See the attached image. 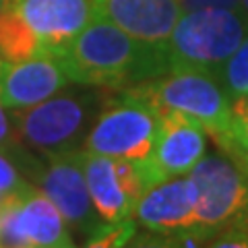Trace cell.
<instances>
[{
    "label": "cell",
    "instance_id": "obj_1",
    "mask_svg": "<svg viewBox=\"0 0 248 248\" xmlns=\"http://www.w3.org/2000/svg\"><path fill=\"white\" fill-rule=\"evenodd\" d=\"M71 83L126 89L170 73L166 48L145 44L102 17H93L58 54Z\"/></svg>",
    "mask_w": 248,
    "mask_h": 248
},
{
    "label": "cell",
    "instance_id": "obj_2",
    "mask_svg": "<svg viewBox=\"0 0 248 248\" xmlns=\"http://www.w3.org/2000/svg\"><path fill=\"white\" fill-rule=\"evenodd\" d=\"M102 91L104 87L81 83L62 87L52 97L27 110L11 112L15 133L29 149L46 159L79 151L85 147L89 130L106 104Z\"/></svg>",
    "mask_w": 248,
    "mask_h": 248
},
{
    "label": "cell",
    "instance_id": "obj_3",
    "mask_svg": "<svg viewBox=\"0 0 248 248\" xmlns=\"http://www.w3.org/2000/svg\"><path fill=\"white\" fill-rule=\"evenodd\" d=\"M137 87L157 110L180 112L201 124L221 151L236 157L234 104L215 75L203 71H170Z\"/></svg>",
    "mask_w": 248,
    "mask_h": 248
},
{
    "label": "cell",
    "instance_id": "obj_4",
    "mask_svg": "<svg viewBox=\"0 0 248 248\" xmlns=\"http://www.w3.org/2000/svg\"><path fill=\"white\" fill-rule=\"evenodd\" d=\"M248 33L240 9H199L180 15L166 42L170 71L215 75Z\"/></svg>",
    "mask_w": 248,
    "mask_h": 248
},
{
    "label": "cell",
    "instance_id": "obj_5",
    "mask_svg": "<svg viewBox=\"0 0 248 248\" xmlns=\"http://www.w3.org/2000/svg\"><path fill=\"white\" fill-rule=\"evenodd\" d=\"M118 91L116 97L106 99L83 149L141 164L153 155L157 143L159 110L137 85Z\"/></svg>",
    "mask_w": 248,
    "mask_h": 248
},
{
    "label": "cell",
    "instance_id": "obj_6",
    "mask_svg": "<svg viewBox=\"0 0 248 248\" xmlns=\"http://www.w3.org/2000/svg\"><path fill=\"white\" fill-rule=\"evenodd\" d=\"M197 188V228L203 238L248 226V166L226 151L205 153L188 172Z\"/></svg>",
    "mask_w": 248,
    "mask_h": 248
},
{
    "label": "cell",
    "instance_id": "obj_7",
    "mask_svg": "<svg viewBox=\"0 0 248 248\" xmlns=\"http://www.w3.org/2000/svg\"><path fill=\"white\" fill-rule=\"evenodd\" d=\"M85 178L93 209L104 226L133 217L147 184L137 161L114 159L85 151Z\"/></svg>",
    "mask_w": 248,
    "mask_h": 248
},
{
    "label": "cell",
    "instance_id": "obj_8",
    "mask_svg": "<svg viewBox=\"0 0 248 248\" xmlns=\"http://www.w3.org/2000/svg\"><path fill=\"white\" fill-rule=\"evenodd\" d=\"M207 151V133L195 120L174 110H159V135L153 155L141 161L147 188L168 178L186 176Z\"/></svg>",
    "mask_w": 248,
    "mask_h": 248
},
{
    "label": "cell",
    "instance_id": "obj_9",
    "mask_svg": "<svg viewBox=\"0 0 248 248\" xmlns=\"http://www.w3.org/2000/svg\"><path fill=\"white\" fill-rule=\"evenodd\" d=\"M4 9L31 31L44 54L58 56L95 17V0H6Z\"/></svg>",
    "mask_w": 248,
    "mask_h": 248
},
{
    "label": "cell",
    "instance_id": "obj_10",
    "mask_svg": "<svg viewBox=\"0 0 248 248\" xmlns=\"http://www.w3.org/2000/svg\"><path fill=\"white\" fill-rule=\"evenodd\" d=\"M133 219L155 234L201 236L197 228V188L192 178L188 174L176 176L149 186L139 199Z\"/></svg>",
    "mask_w": 248,
    "mask_h": 248
},
{
    "label": "cell",
    "instance_id": "obj_11",
    "mask_svg": "<svg viewBox=\"0 0 248 248\" xmlns=\"http://www.w3.org/2000/svg\"><path fill=\"white\" fill-rule=\"evenodd\" d=\"M37 180L42 192L58 207L68 226L87 232L89 236L104 226L89 197L85 178V149L48 157V166L40 172Z\"/></svg>",
    "mask_w": 248,
    "mask_h": 248
},
{
    "label": "cell",
    "instance_id": "obj_12",
    "mask_svg": "<svg viewBox=\"0 0 248 248\" xmlns=\"http://www.w3.org/2000/svg\"><path fill=\"white\" fill-rule=\"evenodd\" d=\"M71 79L54 54H42L19 62L0 58V104L6 112H19L52 97Z\"/></svg>",
    "mask_w": 248,
    "mask_h": 248
},
{
    "label": "cell",
    "instance_id": "obj_13",
    "mask_svg": "<svg viewBox=\"0 0 248 248\" xmlns=\"http://www.w3.org/2000/svg\"><path fill=\"white\" fill-rule=\"evenodd\" d=\"M95 15L137 40L166 48L182 9L178 0H95Z\"/></svg>",
    "mask_w": 248,
    "mask_h": 248
},
{
    "label": "cell",
    "instance_id": "obj_14",
    "mask_svg": "<svg viewBox=\"0 0 248 248\" xmlns=\"http://www.w3.org/2000/svg\"><path fill=\"white\" fill-rule=\"evenodd\" d=\"M15 223L31 248H52L71 240L58 207L37 188H29L17 197Z\"/></svg>",
    "mask_w": 248,
    "mask_h": 248
},
{
    "label": "cell",
    "instance_id": "obj_15",
    "mask_svg": "<svg viewBox=\"0 0 248 248\" xmlns=\"http://www.w3.org/2000/svg\"><path fill=\"white\" fill-rule=\"evenodd\" d=\"M215 77L226 89L232 104L248 99V33L236 48V52L215 73Z\"/></svg>",
    "mask_w": 248,
    "mask_h": 248
},
{
    "label": "cell",
    "instance_id": "obj_16",
    "mask_svg": "<svg viewBox=\"0 0 248 248\" xmlns=\"http://www.w3.org/2000/svg\"><path fill=\"white\" fill-rule=\"evenodd\" d=\"M135 234H137V223L133 217L120 223H112V226H99L91 234L85 248H124L133 240Z\"/></svg>",
    "mask_w": 248,
    "mask_h": 248
},
{
    "label": "cell",
    "instance_id": "obj_17",
    "mask_svg": "<svg viewBox=\"0 0 248 248\" xmlns=\"http://www.w3.org/2000/svg\"><path fill=\"white\" fill-rule=\"evenodd\" d=\"M207 242L201 236H170V234H141L133 236V240L124 248H203Z\"/></svg>",
    "mask_w": 248,
    "mask_h": 248
},
{
    "label": "cell",
    "instance_id": "obj_18",
    "mask_svg": "<svg viewBox=\"0 0 248 248\" xmlns=\"http://www.w3.org/2000/svg\"><path fill=\"white\" fill-rule=\"evenodd\" d=\"M33 188L25 178H23L19 166L9 157L6 149H0V190L4 195H21Z\"/></svg>",
    "mask_w": 248,
    "mask_h": 248
},
{
    "label": "cell",
    "instance_id": "obj_19",
    "mask_svg": "<svg viewBox=\"0 0 248 248\" xmlns=\"http://www.w3.org/2000/svg\"><path fill=\"white\" fill-rule=\"evenodd\" d=\"M234 147L236 159L248 166V99L234 104Z\"/></svg>",
    "mask_w": 248,
    "mask_h": 248
},
{
    "label": "cell",
    "instance_id": "obj_20",
    "mask_svg": "<svg viewBox=\"0 0 248 248\" xmlns=\"http://www.w3.org/2000/svg\"><path fill=\"white\" fill-rule=\"evenodd\" d=\"M203 248H248V226H232L207 238Z\"/></svg>",
    "mask_w": 248,
    "mask_h": 248
},
{
    "label": "cell",
    "instance_id": "obj_21",
    "mask_svg": "<svg viewBox=\"0 0 248 248\" xmlns=\"http://www.w3.org/2000/svg\"><path fill=\"white\" fill-rule=\"evenodd\" d=\"M182 13L199 9H240V0H178Z\"/></svg>",
    "mask_w": 248,
    "mask_h": 248
},
{
    "label": "cell",
    "instance_id": "obj_22",
    "mask_svg": "<svg viewBox=\"0 0 248 248\" xmlns=\"http://www.w3.org/2000/svg\"><path fill=\"white\" fill-rule=\"evenodd\" d=\"M15 133L13 128V120L9 118L4 106L0 104V149H15Z\"/></svg>",
    "mask_w": 248,
    "mask_h": 248
},
{
    "label": "cell",
    "instance_id": "obj_23",
    "mask_svg": "<svg viewBox=\"0 0 248 248\" xmlns=\"http://www.w3.org/2000/svg\"><path fill=\"white\" fill-rule=\"evenodd\" d=\"M240 11H242L244 17L248 19V0H240Z\"/></svg>",
    "mask_w": 248,
    "mask_h": 248
},
{
    "label": "cell",
    "instance_id": "obj_24",
    "mask_svg": "<svg viewBox=\"0 0 248 248\" xmlns=\"http://www.w3.org/2000/svg\"><path fill=\"white\" fill-rule=\"evenodd\" d=\"M52 248H77L71 240H68V242H62V244H58V246H52Z\"/></svg>",
    "mask_w": 248,
    "mask_h": 248
},
{
    "label": "cell",
    "instance_id": "obj_25",
    "mask_svg": "<svg viewBox=\"0 0 248 248\" xmlns=\"http://www.w3.org/2000/svg\"><path fill=\"white\" fill-rule=\"evenodd\" d=\"M4 6H6V0H0V13L4 11Z\"/></svg>",
    "mask_w": 248,
    "mask_h": 248
},
{
    "label": "cell",
    "instance_id": "obj_26",
    "mask_svg": "<svg viewBox=\"0 0 248 248\" xmlns=\"http://www.w3.org/2000/svg\"><path fill=\"white\" fill-rule=\"evenodd\" d=\"M4 199H6V195H4L2 190H0V205H2V201H4Z\"/></svg>",
    "mask_w": 248,
    "mask_h": 248
}]
</instances>
